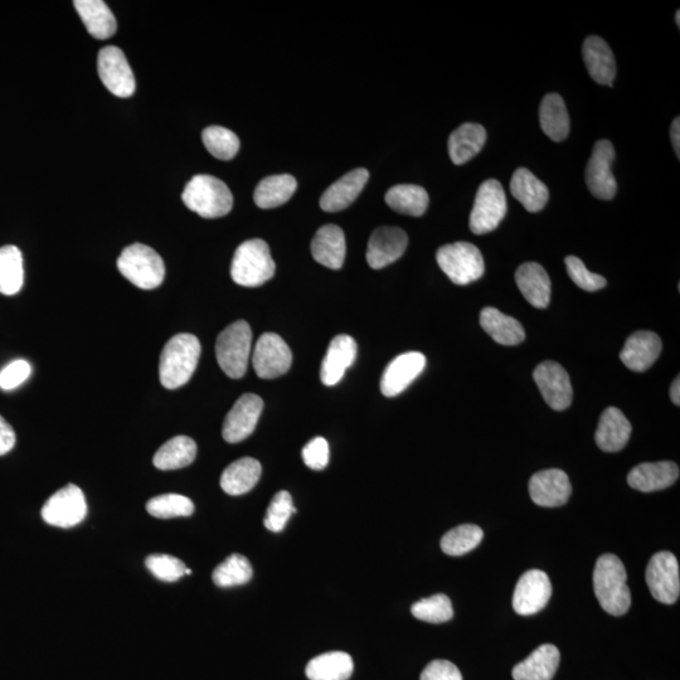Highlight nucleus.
I'll return each mask as SVG.
<instances>
[{"label": "nucleus", "instance_id": "obj_26", "mask_svg": "<svg viewBox=\"0 0 680 680\" xmlns=\"http://www.w3.org/2000/svg\"><path fill=\"white\" fill-rule=\"evenodd\" d=\"M582 55L591 79L597 84L612 87L616 77V61L609 45L602 38L591 36L584 42Z\"/></svg>", "mask_w": 680, "mask_h": 680}, {"label": "nucleus", "instance_id": "obj_46", "mask_svg": "<svg viewBox=\"0 0 680 680\" xmlns=\"http://www.w3.org/2000/svg\"><path fill=\"white\" fill-rule=\"evenodd\" d=\"M565 264L568 275H570L571 280L578 288L590 291V293L605 288L607 283L604 276L594 274V272L587 270L584 262L578 259V257L567 256Z\"/></svg>", "mask_w": 680, "mask_h": 680}, {"label": "nucleus", "instance_id": "obj_42", "mask_svg": "<svg viewBox=\"0 0 680 680\" xmlns=\"http://www.w3.org/2000/svg\"><path fill=\"white\" fill-rule=\"evenodd\" d=\"M204 147L213 157L220 160H231L240 150V139L233 131L222 126H210L202 133Z\"/></svg>", "mask_w": 680, "mask_h": 680}, {"label": "nucleus", "instance_id": "obj_28", "mask_svg": "<svg viewBox=\"0 0 680 680\" xmlns=\"http://www.w3.org/2000/svg\"><path fill=\"white\" fill-rule=\"evenodd\" d=\"M560 650L552 644L538 646L526 660L513 669L514 680H552L560 665Z\"/></svg>", "mask_w": 680, "mask_h": 680}, {"label": "nucleus", "instance_id": "obj_43", "mask_svg": "<svg viewBox=\"0 0 680 680\" xmlns=\"http://www.w3.org/2000/svg\"><path fill=\"white\" fill-rule=\"evenodd\" d=\"M147 510L150 516L159 519L189 517L194 513V504L184 495L164 494L150 499L147 503Z\"/></svg>", "mask_w": 680, "mask_h": 680}, {"label": "nucleus", "instance_id": "obj_29", "mask_svg": "<svg viewBox=\"0 0 680 680\" xmlns=\"http://www.w3.org/2000/svg\"><path fill=\"white\" fill-rule=\"evenodd\" d=\"M510 192L528 212L542 211L550 198L546 184L534 176L531 170L519 168L510 181Z\"/></svg>", "mask_w": 680, "mask_h": 680}, {"label": "nucleus", "instance_id": "obj_32", "mask_svg": "<svg viewBox=\"0 0 680 680\" xmlns=\"http://www.w3.org/2000/svg\"><path fill=\"white\" fill-rule=\"evenodd\" d=\"M480 325L502 346H518L526 339V332L517 319L508 317L490 306L480 313Z\"/></svg>", "mask_w": 680, "mask_h": 680}, {"label": "nucleus", "instance_id": "obj_12", "mask_svg": "<svg viewBox=\"0 0 680 680\" xmlns=\"http://www.w3.org/2000/svg\"><path fill=\"white\" fill-rule=\"evenodd\" d=\"M97 70L102 84L111 94L118 97L133 96L136 89L134 72L119 47L102 48L97 57Z\"/></svg>", "mask_w": 680, "mask_h": 680}, {"label": "nucleus", "instance_id": "obj_10", "mask_svg": "<svg viewBox=\"0 0 680 680\" xmlns=\"http://www.w3.org/2000/svg\"><path fill=\"white\" fill-rule=\"evenodd\" d=\"M646 584L655 600L673 605L679 599V563L673 553L663 551L650 558L645 572Z\"/></svg>", "mask_w": 680, "mask_h": 680}, {"label": "nucleus", "instance_id": "obj_36", "mask_svg": "<svg viewBox=\"0 0 680 680\" xmlns=\"http://www.w3.org/2000/svg\"><path fill=\"white\" fill-rule=\"evenodd\" d=\"M196 456V442L188 436H176L155 453L153 464L159 470H178L191 465Z\"/></svg>", "mask_w": 680, "mask_h": 680}, {"label": "nucleus", "instance_id": "obj_7", "mask_svg": "<svg viewBox=\"0 0 680 680\" xmlns=\"http://www.w3.org/2000/svg\"><path fill=\"white\" fill-rule=\"evenodd\" d=\"M437 264L456 285H469L478 281L485 272L482 252L469 242H455L437 250Z\"/></svg>", "mask_w": 680, "mask_h": 680}, {"label": "nucleus", "instance_id": "obj_22", "mask_svg": "<svg viewBox=\"0 0 680 680\" xmlns=\"http://www.w3.org/2000/svg\"><path fill=\"white\" fill-rule=\"evenodd\" d=\"M369 179L367 169L358 168L352 170L333 183L320 198V207L325 212H339L356 201L363 191Z\"/></svg>", "mask_w": 680, "mask_h": 680}, {"label": "nucleus", "instance_id": "obj_11", "mask_svg": "<svg viewBox=\"0 0 680 680\" xmlns=\"http://www.w3.org/2000/svg\"><path fill=\"white\" fill-rule=\"evenodd\" d=\"M293 363V353L285 340L275 333L262 334L257 340L252 364L262 380H274L288 373Z\"/></svg>", "mask_w": 680, "mask_h": 680}, {"label": "nucleus", "instance_id": "obj_48", "mask_svg": "<svg viewBox=\"0 0 680 680\" xmlns=\"http://www.w3.org/2000/svg\"><path fill=\"white\" fill-rule=\"evenodd\" d=\"M301 456L308 468L313 470H323L329 464V444L324 437H315L304 446Z\"/></svg>", "mask_w": 680, "mask_h": 680}, {"label": "nucleus", "instance_id": "obj_16", "mask_svg": "<svg viewBox=\"0 0 680 680\" xmlns=\"http://www.w3.org/2000/svg\"><path fill=\"white\" fill-rule=\"evenodd\" d=\"M262 410L264 401L254 393L238 398L223 422V439L230 444L246 440L255 431Z\"/></svg>", "mask_w": 680, "mask_h": 680}, {"label": "nucleus", "instance_id": "obj_47", "mask_svg": "<svg viewBox=\"0 0 680 680\" xmlns=\"http://www.w3.org/2000/svg\"><path fill=\"white\" fill-rule=\"evenodd\" d=\"M148 570L164 582H176L186 575L187 567L178 558L169 555H152L145 561Z\"/></svg>", "mask_w": 680, "mask_h": 680}, {"label": "nucleus", "instance_id": "obj_37", "mask_svg": "<svg viewBox=\"0 0 680 680\" xmlns=\"http://www.w3.org/2000/svg\"><path fill=\"white\" fill-rule=\"evenodd\" d=\"M296 188H298V182L290 174L266 177L256 187L255 203L262 210L283 206L293 197Z\"/></svg>", "mask_w": 680, "mask_h": 680}, {"label": "nucleus", "instance_id": "obj_24", "mask_svg": "<svg viewBox=\"0 0 680 680\" xmlns=\"http://www.w3.org/2000/svg\"><path fill=\"white\" fill-rule=\"evenodd\" d=\"M631 430L633 429H631L629 420L619 408H606L597 426L596 444L605 453H618L628 444Z\"/></svg>", "mask_w": 680, "mask_h": 680}, {"label": "nucleus", "instance_id": "obj_54", "mask_svg": "<svg viewBox=\"0 0 680 680\" xmlns=\"http://www.w3.org/2000/svg\"><path fill=\"white\" fill-rule=\"evenodd\" d=\"M675 21H677V26L680 28V12L678 11L677 14H675Z\"/></svg>", "mask_w": 680, "mask_h": 680}, {"label": "nucleus", "instance_id": "obj_31", "mask_svg": "<svg viewBox=\"0 0 680 680\" xmlns=\"http://www.w3.org/2000/svg\"><path fill=\"white\" fill-rule=\"evenodd\" d=\"M74 6L92 37L102 41L114 36L118 23L108 4L102 0H76Z\"/></svg>", "mask_w": 680, "mask_h": 680}, {"label": "nucleus", "instance_id": "obj_17", "mask_svg": "<svg viewBox=\"0 0 680 680\" xmlns=\"http://www.w3.org/2000/svg\"><path fill=\"white\" fill-rule=\"evenodd\" d=\"M571 493L570 479L560 469L538 471L529 480V495L539 507H562L570 499Z\"/></svg>", "mask_w": 680, "mask_h": 680}, {"label": "nucleus", "instance_id": "obj_4", "mask_svg": "<svg viewBox=\"0 0 680 680\" xmlns=\"http://www.w3.org/2000/svg\"><path fill=\"white\" fill-rule=\"evenodd\" d=\"M276 266L270 247L260 238L237 247L231 265L232 280L245 288H257L274 278Z\"/></svg>", "mask_w": 680, "mask_h": 680}, {"label": "nucleus", "instance_id": "obj_40", "mask_svg": "<svg viewBox=\"0 0 680 680\" xmlns=\"http://www.w3.org/2000/svg\"><path fill=\"white\" fill-rule=\"evenodd\" d=\"M483 538L482 528L474 524H463V526L451 529L441 538V550L448 556H464L475 550L482 543Z\"/></svg>", "mask_w": 680, "mask_h": 680}, {"label": "nucleus", "instance_id": "obj_23", "mask_svg": "<svg viewBox=\"0 0 680 680\" xmlns=\"http://www.w3.org/2000/svg\"><path fill=\"white\" fill-rule=\"evenodd\" d=\"M678 478L677 464L672 461H659V463H644L635 466L628 475V483L631 488L639 492L653 493L672 487Z\"/></svg>", "mask_w": 680, "mask_h": 680}, {"label": "nucleus", "instance_id": "obj_13", "mask_svg": "<svg viewBox=\"0 0 680 680\" xmlns=\"http://www.w3.org/2000/svg\"><path fill=\"white\" fill-rule=\"evenodd\" d=\"M615 160V149L609 140H600L595 144L589 164L586 168V183L592 196L610 201L618 191V183L612 174V163Z\"/></svg>", "mask_w": 680, "mask_h": 680}, {"label": "nucleus", "instance_id": "obj_19", "mask_svg": "<svg viewBox=\"0 0 680 680\" xmlns=\"http://www.w3.org/2000/svg\"><path fill=\"white\" fill-rule=\"evenodd\" d=\"M426 367V357L420 352H407L388 364L381 378L383 396L396 397L420 376Z\"/></svg>", "mask_w": 680, "mask_h": 680}, {"label": "nucleus", "instance_id": "obj_15", "mask_svg": "<svg viewBox=\"0 0 680 680\" xmlns=\"http://www.w3.org/2000/svg\"><path fill=\"white\" fill-rule=\"evenodd\" d=\"M552 596V584L546 572L531 570L519 578L513 594V609L518 615L538 614Z\"/></svg>", "mask_w": 680, "mask_h": 680}, {"label": "nucleus", "instance_id": "obj_35", "mask_svg": "<svg viewBox=\"0 0 680 680\" xmlns=\"http://www.w3.org/2000/svg\"><path fill=\"white\" fill-rule=\"evenodd\" d=\"M354 669L351 655L330 652L319 655L306 665V677L310 680H348Z\"/></svg>", "mask_w": 680, "mask_h": 680}, {"label": "nucleus", "instance_id": "obj_44", "mask_svg": "<svg viewBox=\"0 0 680 680\" xmlns=\"http://www.w3.org/2000/svg\"><path fill=\"white\" fill-rule=\"evenodd\" d=\"M411 612L416 619L431 624L446 623L454 616L453 604H451L449 597L444 594L417 601L416 604L412 605Z\"/></svg>", "mask_w": 680, "mask_h": 680}, {"label": "nucleus", "instance_id": "obj_52", "mask_svg": "<svg viewBox=\"0 0 680 680\" xmlns=\"http://www.w3.org/2000/svg\"><path fill=\"white\" fill-rule=\"evenodd\" d=\"M680 119L677 118L673 121L672 129H670V138H672V144L675 154L679 159L680 155Z\"/></svg>", "mask_w": 680, "mask_h": 680}, {"label": "nucleus", "instance_id": "obj_20", "mask_svg": "<svg viewBox=\"0 0 680 680\" xmlns=\"http://www.w3.org/2000/svg\"><path fill=\"white\" fill-rule=\"evenodd\" d=\"M358 346L349 335L340 334L329 344L328 352L320 367V380L325 386H335L342 381L344 373L356 361Z\"/></svg>", "mask_w": 680, "mask_h": 680}, {"label": "nucleus", "instance_id": "obj_2", "mask_svg": "<svg viewBox=\"0 0 680 680\" xmlns=\"http://www.w3.org/2000/svg\"><path fill=\"white\" fill-rule=\"evenodd\" d=\"M628 573L615 555H602L594 570V591L602 609L612 616H623L631 606Z\"/></svg>", "mask_w": 680, "mask_h": 680}, {"label": "nucleus", "instance_id": "obj_45", "mask_svg": "<svg viewBox=\"0 0 680 680\" xmlns=\"http://www.w3.org/2000/svg\"><path fill=\"white\" fill-rule=\"evenodd\" d=\"M296 513L293 497L286 490H281L272 498L265 517V527L270 532L280 533L284 531L291 514Z\"/></svg>", "mask_w": 680, "mask_h": 680}, {"label": "nucleus", "instance_id": "obj_3", "mask_svg": "<svg viewBox=\"0 0 680 680\" xmlns=\"http://www.w3.org/2000/svg\"><path fill=\"white\" fill-rule=\"evenodd\" d=\"M189 210L203 218H220L228 215L233 206L230 188L225 182L208 174L194 176L182 194Z\"/></svg>", "mask_w": 680, "mask_h": 680}, {"label": "nucleus", "instance_id": "obj_8", "mask_svg": "<svg viewBox=\"0 0 680 680\" xmlns=\"http://www.w3.org/2000/svg\"><path fill=\"white\" fill-rule=\"evenodd\" d=\"M507 215V197L502 184L489 179L479 187L470 215V230L485 235L495 230Z\"/></svg>", "mask_w": 680, "mask_h": 680}, {"label": "nucleus", "instance_id": "obj_49", "mask_svg": "<svg viewBox=\"0 0 680 680\" xmlns=\"http://www.w3.org/2000/svg\"><path fill=\"white\" fill-rule=\"evenodd\" d=\"M31 364L24 359H18L0 372V388L4 391H12L22 385L31 376Z\"/></svg>", "mask_w": 680, "mask_h": 680}, {"label": "nucleus", "instance_id": "obj_33", "mask_svg": "<svg viewBox=\"0 0 680 680\" xmlns=\"http://www.w3.org/2000/svg\"><path fill=\"white\" fill-rule=\"evenodd\" d=\"M262 466L256 459L244 458L227 466L221 476V488L228 495L249 493L259 483Z\"/></svg>", "mask_w": 680, "mask_h": 680}, {"label": "nucleus", "instance_id": "obj_9", "mask_svg": "<svg viewBox=\"0 0 680 680\" xmlns=\"http://www.w3.org/2000/svg\"><path fill=\"white\" fill-rule=\"evenodd\" d=\"M42 518L50 526L72 528L87 516V503L84 492L75 484L58 490L47 500L42 508Z\"/></svg>", "mask_w": 680, "mask_h": 680}, {"label": "nucleus", "instance_id": "obj_27", "mask_svg": "<svg viewBox=\"0 0 680 680\" xmlns=\"http://www.w3.org/2000/svg\"><path fill=\"white\" fill-rule=\"evenodd\" d=\"M519 290L528 303L537 309H546L551 301V279L537 262H527L516 272Z\"/></svg>", "mask_w": 680, "mask_h": 680}, {"label": "nucleus", "instance_id": "obj_5", "mask_svg": "<svg viewBox=\"0 0 680 680\" xmlns=\"http://www.w3.org/2000/svg\"><path fill=\"white\" fill-rule=\"evenodd\" d=\"M252 332L249 323L238 320L218 335L216 342L217 362L223 372L233 380L244 377L249 367Z\"/></svg>", "mask_w": 680, "mask_h": 680}, {"label": "nucleus", "instance_id": "obj_55", "mask_svg": "<svg viewBox=\"0 0 680 680\" xmlns=\"http://www.w3.org/2000/svg\"><path fill=\"white\" fill-rule=\"evenodd\" d=\"M186 575H192V571L189 570V568H187V570H186Z\"/></svg>", "mask_w": 680, "mask_h": 680}, {"label": "nucleus", "instance_id": "obj_18", "mask_svg": "<svg viewBox=\"0 0 680 680\" xmlns=\"http://www.w3.org/2000/svg\"><path fill=\"white\" fill-rule=\"evenodd\" d=\"M408 245L407 233L398 227H380L368 241L367 262L374 270L401 259Z\"/></svg>", "mask_w": 680, "mask_h": 680}, {"label": "nucleus", "instance_id": "obj_34", "mask_svg": "<svg viewBox=\"0 0 680 680\" xmlns=\"http://www.w3.org/2000/svg\"><path fill=\"white\" fill-rule=\"evenodd\" d=\"M539 121L543 133L553 142H562L570 134V115L565 101L558 94H548L539 108Z\"/></svg>", "mask_w": 680, "mask_h": 680}, {"label": "nucleus", "instance_id": "obj_1", "mask_svg": "<svg viewBox=\"0 0 680 680\" xmlns=\"http://www.w3.org/2000/svg\"><path fill=\"white\" fill-rule=\"evenodd\" d=\"M201 357V343L196 335H174L160 356V383L167 390H177L191 380Z\"/></svg>", "mask_w": 680, "mask_h": 680}, {"label": "nucleus", "instance_id": "obj_14", "mask_svg": "<svg viewBox=\"0 0 680 680\" xmlns=\"http://www.w3.org/2000/svg\"><path fill=\"white\" fill-rule=\"evenodd\" d=\"M533 378L544 401L553 410L565 411L571 406L573 398L571 380L561 364L552 361L543 362L534 369Z\"/></svg>", "mask_w": 680, "mask_h": 680}, {"label": "nucleus", "instance_id": "obj_30", "mask_svg": "<svg viewBox=\"0 0 680 680\" xmlns=\"http://www.w3.org/2000/svg\"><path fill=\"white\" fill-rule=\"evenodd\" d=\"M487 142V130L474 123L463 124L456 129L449 139V154L455 165L468 163L482 152Z\"/></svg>", "mask_w": 680, "mask_h": 680}, {"label": "nucleus", "instance_id": "obj_38", "mask_svg": "<svg viewBox=\"0 0 680 680\" xmlns=\"http://www.w3.org/2000/svg\"><path fill=\"white\" fill-rule=\"evenodd\" d=\"M429 194L415 184H398L386 194V203L391 210L401 215L421 217L429 207Z\"/></svg>", "mask_w": 680, "mask_h": 680}, {"label": "nucleus", "instance_id": "obj_50", "mask_svg": "<svg viewBox=\"0 0 680 680\" xmlns=\"http://www.w3.org/2000/svg\"><path fill=\"white\" fill-rule=\"evenodd\" d=\"M420 680H463V675L448 660H434L421 673Z\"/></svg>", "mask_w": 680, "mask_h": 680}, {"label": "nucleus", "instance_id": "obj_6", "mask_svg": "<svg viewBox=\"0 0 680 680\" xmlns=\"http://www.w3.org/2000/svg\"><path fill=\"white\" fill-rule=\"evenodd\" d=\"M118 269L126 280L139 289H157L164 281V261L157 251L147 245L126 247L119 257Z\"/></svg>", "mask_w": 680, "mask_h": 680}, {"label": "nucleus", "instance_id": "obj_21", "mask_svg": "<svg viewBox=\"0 0 680 680\" xmlns=\"http://www.w3.org/2000/svg\"><path fill=\"white\" fill-rule=\"evenodd\" d=\"M662 348V340L658 334L641 330L626 340L620 359L630 371L645 372L657 362Z\"/></svg>", "mask_w": 680, "mask_h": 680}, {"label": "nucleus", "instance_id": "obj_39", "mask_svg": "<svg viewBox=\"0 0 680 680\" xmlns=\"http://www.w3.org/2000/svg\"><path fill=\"white\" fill-rule=\"evenodd\" d=\"M24 283L23 256L16 246L0 247V294L12 296Z\"/></svg>", "mask_w": 680, "mask_h": 680}, {"label": "nucleus", "instance_id": "obj_53", "mask_svg": "<svg viewBox=\"0 0 680 680\" xmlns=\"http://www.w3.org/2000/svg\"><path fill=\"white\" fill-rule=\"evenodd\" d=\"M670 398L674 405H680V381L679 377L675 378L672 387H670Z\"/></svg>", "mask_w": 680, "mask_h": 680}, {"label": "nucleus", "instance_id": "obj_51", "mask_svg": "<svg viewBox=\"0 0 680 680\" xmlns=\"http://www.w3.org/2000/svg\"><path fill=\"white\" fill-rule=\"evenodd\" d=\"M17 436L13 427L0 416V456L6 455L16 446Z\"/></svg>", "mask_w": 680, "mask_h": 680}, {"label": "nucleus", "instance_id": "obj_25", "mask_svg": "<svg viewBox=\"0 0 680 680\" xmlns=\"http://www.w3.org/2000/svg\"><path fill=\"white\" fill-rule=\"evenodd\" d=\"M346 236L342 228L335 225L320 227L312 242L314 260L328 269H342L346 259Z\"/></svg>", "mask_w": 680, "mask_h": 680}, {"label": "nucleus", "instance_id": "obj_41", "mask_svg": "<svg viewBox=\"0 0 680 680\" xmlns=\"http://www.w3.org/2000/svg\"><path fill=\"white\" fill-rule=\"evenodd\" d=\"M254 575V570L245 556L233 553L213 571V582L222 589L247 584Z\"/></svg>", "mask_w": 680, "mask_h": 680}]
</instances>
